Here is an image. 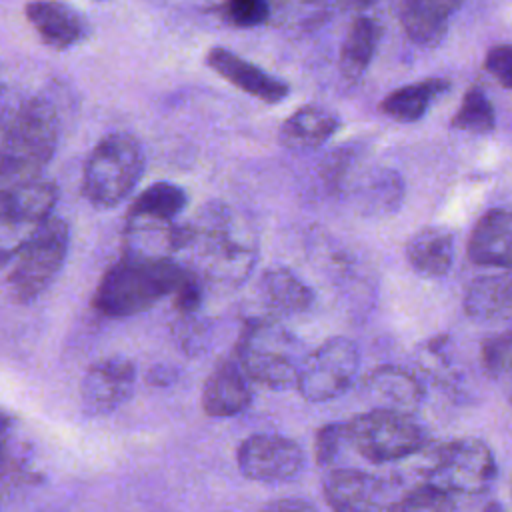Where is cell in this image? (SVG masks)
<instances>
[{"label":"cell","instance_id":"f35d334b","mask_svg":"<svg viewBox=\"0 0 512 512\" xmlns=\"http://www.w3.org/2000/svg\"><path fill=\"white\" fill-rule=\"evenodd\" d=\"M4 424H6V418H4V416H2V414H0V432H2V430H4Z\"/></svg>","mask_w":512,"mask_h":512},{"label":"cell","instance_id":"5b68a950","mask_svg":"<svg viewBox=\"0 0 512 512\" xmlns=\"http://www.w3.org/2000/svg\"><path fill=\"white\" fill-rule=\"evenodd\" d=\"M144 172L140 142L124 132L104 136L90 152L82 172V194L98 210L118 206Z\"/></svg>","mask_w":512,"mask_h":512},{"label":"cell","instance_id":"ac0fdd59","mask_svg":"<svg viewBox=\"0 0 512 512\" xmlns=\"http://www.w3.org/2000/svg\"><path fill=\"white\" fill-rule=\"evenodd\" d=\"M468 256L478 266L512 270V210H488L474 226Z\"/></svg>","mask_w":512,"mask_h":512},{"label":"cell","instance_id":"1f68e13d","mask_svg":"<svg viewBox=\"0 0 512 512\" xmlns=\"http://www.w3.org/2000/svg\"><path fill=\"white\" fill-rule=\"evenodd\" d=\"M222 16L228 24L252 28L268 22V0H224Z\"/></svg>","mask_w":512,"mask_h":512},{"label":"cell","instance_id":"3957f363","mask_svg":"<svg viewBox=\"0 0 512 512\" xmlns=\"http://www.w3.org/2000/svg\"><path fill=\"white\" fill-rule=\"evenodd\" d=\"M58 116L44 98L20 102L10 118L8 150L0 170V188L38 180L58 146Z\"/></svg>","mask_w":512,"mask_h":512},{"label":"cell","instance_id":"44dd1931","mask_svg":"<svg viewBox=\"0 0 512 512\" xmlns=\"http://www.w3.org/2000/svg\"><path fill=\"white\" fill-rule=\"evenodd\" d=\"M460 0H400V24L408 38L420 46L438 44Z\"/></svg>","mask_w":512,"mask_h":512},{"label":"cell","instance_id":"ba28073f","mask_svg":"<svg viewBox=\"0 0 512 512\" xmlns=\"http://www.w3.org/2000/svg\"><path fill=\"white\" fill-rule=\"evenodd\" d=\"M56 202L58 188L44 178L0 188V268L20 254L36 230L52 216Z\"/></svg>","mask_w":512,"mask_h":512},{"label":"cell","instance_id":"f546056e","mask_svg":"<svg viewBox=\"0 0 512 512\" xmlns=\"http://www.w3.org/2000/svg\"><path fill=\"white\" fill-rule=\"evenodd\" d=\"M480 362L488 376L504 378L512 362V330L486 338L480 346Z\"/></svg>","mask_w":512,"mask_h":512},{"label":"cell","instance_id":"cb8c5ba5","mask_svg":"<svg viewBox=\"0 0 512 512\" xmlns=\"http://www.w3.org/2000/svg\"><path fill=\"white\" fill-rule=\"evenodd\" d=\"M406 256L416 272L432 278L444 276L454 262V236L446 228H422L408 240Z\"/></svg>","mask_w":512,"mask_h":512},{"label":"cell","instance_id":"d4e9b609","mask_svg":"<svg viewBox=\"0 0 512 512\" xmlns=\"http://www.w3.org/2000/svg\"><path fill=\"white\" fill-rule=\"evenodd\" d=\"M448 88V80L442 78H428L408 86H400L382 100L380 110L398 122H416L426 114L430 104Z\"/></svg>","mask_w":512,"mask_h":512},{"label":"cell","instance_id":"6da1fadb","mask_svg":"<svg viewBox=\"0 0 512 512\" xmlns=\"http://www.w3.org/2000/svg\"><path fill=\"white\" fill-rule=\"evenodd\" d=\"M188 268L166 256H146L126 252L102 276L94 306L114 318L134 316L152 308L158 300L174 294Z\"/></svg>","mask_w":512,"mask_h":512},{"label":"cell","instance_id":"e575fe53","mask_svg":"<svg viewBox=\"0 0 512 512\" xmlns=\"http://www.w3.org/2000/svg\"><path fill=\"white\" fill-rule=\"evenodd\" d=\"M14 110H4L0 112V170L6 158V150H8V136H10V118H12Z\"/></svg>","mask_w":512,"mask_h":512},{"label":"cell","instance_id":"d6986e66","mask_svg":"<svg viewBox=\"0 0 512 512\" xmlns=\"http://www.w3.org/2000/svg\"><path fill=\"white\" fill-rule=\"evenodd\" d=\"M462 308L476 322L512 320V274H488L474 278L462 298Z\"/></svg>","mask_w":512,"mask_h":512},{"label":"cell","instance_id":"836d02e7","mask_svg":"<svg viewBox=\"0 0 512 512\" xmlns=\"http://www.w3.org/2000/svg\"><path fill=\"white\" fill-rule=\"evenodd\" d=\"M258 512H320L314 504H310L308 500L302 498H278L272 500L268 504H264Z\"/></svg>","mask_w":512,"mask_h":512},{"label":"cell","instance_id":"9a60e30c","mask_svg":"<svg viewBox=\"0 0 512 512\" xmlns=\"http://www.w3.org/2000/svg\"><path fill=\"white\" fill-rule=\"evenodd\" d=\"M24 14L40 40L52 50H68L88 34L86 18L60 0H30Z\"/></svg>","mask_w":512,"mask_h":512},{"label":"cell","instance_id":"277c9868","mask_svg":"<svg viewBox=\"0 0 512 512\" xmlns=\"http://www.w3.org/2000/svg\"><path fill=\"white\" fill-rule=\"evenodd\" d=\"M304 356L300 342L272 318L248 320L234 352L248 380L270 390L294 386Z\"/></svg>","mask_w":512,"mask_h":512},{"label":"cell","instance_id":"d6a6232c","mask_svg":"<svg viewBox=\"0 0 512 512\" xmlns=\"http://www.w3.org/2000/svg\"><path fill=\"white\" fill-rule=\"evenodd\" d=\"M484 66L500 86L512 90V44H498L490 48Z\"/></svg>","mask_w":512,"mask_h":512},{"label":"cell","instance_id":"4dcf8cb0","mask_svg":"<svg viewBox=\"0 0 512 512\" xmlns=\"http://www.w3.org/2000/svg\"><path fill=\"white\" fill-rule=\"evenodd\" d=\"M344 446H348L344 422H330V424L320 426L316 432V438H314L316 464L322 468L332 466Z\"/></svg>","mask_w":512,"mask_h":512},{"label":"cell","instance_id":"2e32d148","mask_svg":"<svg viewBox=\"0 0 512 512\" xmlns=\"http://www.w3.org/2000/svg\"><path fill=\"white\" fill-rule=\"evenodd\" d=\"M206 64L224 80L234 84L238 90L264 100L268 104H276L288 96V84L274 78L266 70L254 66L252 62L240 58L238 54L226 48H212L206 54Z\"/></svg>","mask_w":512,"mask_h":512},{"label":"cell","instance_id":"30bf717a","mask_svg":"<svg viewBox=\"0 0 512 512\" xmlns=\"http://www.w3.org/2000/svg\"><path fill=\"white\" fill-rule=\"evenodd\" d=\"M358 372V346L344 336H336L304 356L294 386L308 402H328L348 392Z\"/></svg>","mask_w":512,"mask_h":512},{"label":"cell","instance_id":"8992f818","mask_svg":"<svg viewBox=\"0 0 512 512\" xmlns=\"http://www.w3.org/2000/svg\"><path fill=\"white\" fill-rule=\"evenodd\" d=\"M348 446L374 464L406 460L426 446L424 430L418 422L400 412L368 410L344 422Z\"/></svg>","mask_w":512,"mask_h":512},{"label":"cell","instance_id":"9c48e42d","mask_svg":"<svg viewBox=\"0 0 512 512\" xmlns=\"http://www.w3.org/2000/svg\"><path fill=\"white\" fill-rule=\"evenodd\" d=\"M70 246V230L62 218L50 216L16 256L8 288L16 302L36 300L58 276Z\"/></svg>","mask_w":512,"mask_h":512},{"label":"cell","instance_id":"603a6c76","mask_svg":"<svg viewBox=\"0 0 512 512\" xmlns=\"http://www.w3.org/2000/svg\"><path fill=\"white\" fill-rule=\"evenodd\" d=\"M340 128V118L328 108L308 104L292 112L280 126V140L290 150H310L324 144Z\"/></svg>","mask_w":512,"mask_h":512},{"label":"cell","instance_id":"e0dca14e","mask_svg":"<svg viewBox=\"0 0 512 512\" xmlns=\"http://www.w3.org/2000/svg\"><path fill=\"white\" fill-rule=\"evenodd\" d=\"M134 364L124 358H106L90 366L82 382V400L92 412H108L130 398Z\"/></svg>","mask_w":512,"mask_h":512},{"label":"cell","instance_id":"7c38bea8","mask_svg":"<svg viewBox=\"0 0 512 512\" xmlns=\"http://www.w3.org/2000/svg\"><path fill=\"white\" fill-rule=\"evenodd\" d=\"M322 490L332 512H382L386 504L384 482L358 468H332Z\"/></svg>","mask_w":512,"mask_h":512},{"label":"cell","instance_id":"4316f807","mask_svg":"<svg viewBox=\"0 0 512 512\" xmlns=\"http://www.w3.org/2000/svg\"><path fill=\"white\" fill-rule=\"evenodd\" d=\"M330 0H268V20L290 30H312L328 16Z\"/></svg>","mask_w":512,"mask_h":512},{"label":"cell","instance_id":"7402d4cb","mask_svg":"<svg viewBox=\"0 0 512 512\" xmlns=\"http://www.w3.org/2000/svg\"><path fill=\"white\" fill-rule=\"evenodd\" d=\"M184 188L172 182H154L136 196L126 214V226H166L186 206Z\"/></svg>","mask_w":512,"mask_h":512},{"label":"cell","instance_id":"5bb4252c","mask_svg":"<svg viewBox=\"0 0 512 512\" xmlns=\"http://www.w3.org/2000/svg\"><path fill=\"white\" fill-rule=\"evenodd\" d=\"M252 404V382L236 358L220 360L202 388V408L212 418H234Z\"/></svg>","mask_w":512,"mask_h":512},{"label":"cell","instance_id":"8d00e7d4","mask_svg":"<svg viewBox=\"0 0 512 512\" xmlns=\"http://www.w3.org/2000/svg\"><path fill=\"white\" fill-rule=\"evenodd\" d=\"M504 382H506L508 400H510V404H512V362H510V366H508V370H506V374H504Z\"/></svg>","mask_w":512,"mask_h":512},{"label":"cell","instance_id":"484cf974","mask_svg":"<svg viewBox=\"0 0 512 512\" xmlns=\"http://www.w3.org/2000/svg\"><path fill=\"white\" fill-rule=\"evenodd\" d=\"M378 38L380 30L372 18L356 16L352 20L340 48V70L344 78H348L350 82L362 78L374 58Z\"/></svg>","mask_w":512,"mask_h":512},{"label":"cell","instance_id":"f1b7e54d","mask_svg":"<svg viewBox=\"0 0 512 512\" xmlns=\"http://www.w3.org/2000/svg\"><path fill=\"white\" fill-rule=\"evenodd\" d=\"M392 512H456V504L452 494L430 484H420L402 496Z\"/></svg>","mask_w":512,"mask_h":512},{"label":"cell","instance_id":"7a4b0ae2","mask_svg":"<svg viewBox=\"0 0 512 512\" xmlns=\"http://www.w3.org/2000/svg\"><path fill=\"white\" fill-rule=\"evenodd\" d=\"M182 248H194L208 278L228 284L242 282L256 258V244L248 228L238 224L236 216L222 206H206L194 224L186 226V242Z\"/></svg>","mask_w":512,"mask_h":512},{"label":"cell","instance_id":"4fadbf2b","mask_svg":"<svg viewBox=\"0 0 512 512\" xmlns=\"http://www.w3.org/2000/svg\"><path fill=\"white\" fill-rule=\"evenodd\" d=\"M360 388L376 410L412 416L424 400L422 382L410 370L394 364H382L370 370L362 378Z\"/></svg>","mask_w":512,"mask_h":512},{"label":"cell","instance_id":"74e56055","mask_svg":"<svg viewBox=\"0 0 512 512\" xmlns=\"http://www.w3.org/2000/svg\"><path fill=\"white\" fill-rule=\"evenodd\" d=\"M482 512H504V508H502L498 502H488V504L482 508Z\"/></svg>","mask_w":512,"mask_h":512},{"label":"cell","instance_id":"83f0119b","mask_svg":"<svg viewBox=\"0 0 512 512\" xmlns=\"http://www.w3.org/2000/svg\"><path fill=\"white\" fill-rule=\"evenodd\" d=\"M496 114L490 98L480 86H470L460 102L458 112L452 118V126L464 132L486 134L494 128Z\"/></svg>","mask_w":512,"mask_h":512},{"label":"cell","instance_id":"ffe728a7","mask_svg":"<svg viewBox=\"0 0 512 512\" xmlns=\"http://www.w3.org/2000/svg\"><path fill=\"white\" fill-rule=\"evenodd\" d=\"M262 308L272 316L300 314L312 306V290L288 268H268L256 288Z\"/></svg>","mask_w":512,"mask_h":512},{"label":"cell","instance_id":"8fae6325","mask_svg":"<svg viewBox=\"0 0 512 512\" xmlns=\"http://www.w3.org/2000/svg\"><path fill=\"white\" fill-rule=\"evenodd\" d=\"M236 462L242 476L262 484L288 482L296 478L306 462L304 450L292 438L256 432L244 438L236 450Z\"/></svg>","mask_w":512,"mask_h":512},{"label":"cell","instance_id":"d590c367","mask_svg":"<svg viewBox=\"0 0 512 512\" xmlns=\"http://www.w3.org/2000/svg\"><path fill=\"white\" fill-rule=\"evenodd\" d=\"M338 6H344L348 10H366L370 8L376 0H334Z\"/></svg>","mask_w":512,"mask_h":512},{"label":"cell","instance_id":"52a82bcc","mask_svg":"<svg viewBox=\"0 0 512 512\" xmlns=\"http://www.w3.org/2000/svg\"><path fill=\"white\" fill-rule=\"evenodd\" d=\"M498 466L490 446L478 438H460L440 444L426 466L424 484L448 494H482L496 480Z\"/></svg>","mask_w":512,"mask_h":512}]
</instances>
